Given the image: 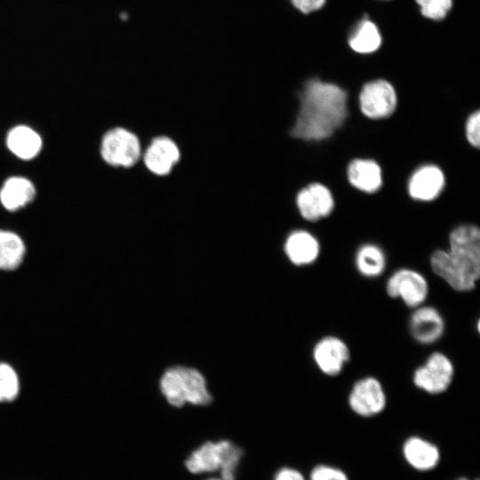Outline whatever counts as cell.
<instances>
[{
	"label": "cell",
	"instance_id": "cell-27",
	"mask_svg": "<svg viewBox=\"0 0 480 480\" xmlns=\"http://www.w3.org/2000/svg\"><path fill=\"white\" fill-rule=\"evenodd\" d=\"M290 2L299 12L308 14L324 7L326 0H290Z\"/></svg>",
	"mask_w": 480,
	"mask_h": 480
},
{
	"label": "cell",
	"instance_id": "cell-29",
	"mask_svg": "<svg viewBox=\"0 0 480 480\" xmlns=\"http://www.w3.org/2000/svg\"><path fill=\"white\" fill-rule=\"evenodd\" d=\"M458 480H468V479H466V478H460V479H458Z\"/></svg>",
	"mask_w": 480,
	"mask_h": 480
},
{
	"label": "cell",
	"instance_id": "cell-17",
	"mask_svg": "<svg viewBox=\"0 0 480 480\" xmlns=\"http://www.w3.org/2000/svg\"><path fill=\"white\" fill-rule=\"evenodd\" d=\"M6 146L18 158L31 160L40 153L43 140L40 134L33 128L19 124L8 132Z\"/></svg>",
	"mask_w": 480,
	"mask_h": 480
},
{
	"label": "cell",
	"instance_id": "cell-4",
	"mask_svg": "<svg viewBox=\"0 0 480 480\" xmlns=\"http://www.w3.org/2000/svg\"><path fill=\"white\" fill-rule=\"evenodd\" d=\"M242 450L227 440L206 442L195 450L185 465L193 474L220 471L223 480H234Z\"/></svg>",
	"mask_w": 480,
	"mask_h": 480
},
{
	"label": "cell",
	"instance_id": "cell-26",
	"mask_svg": "<svg viewBox=\"0 0 480 480\" xmlns=\"http://www.w3.org/2000/svg\"><path fill=\"white\" fill-rule=\"evenodd\" d=\"M310 478L311 480H348L341 470L327 466L315 468L311 472Z\"/></svg>",
	"mask_w": 480,
	"mask_h": 480
},
{
	"label": "cell",
	"instance_id": "cell-23",
	"mask_svg": "<svg viewBox=\"0 0 480 480\" xmlns=\"http://www.w3.org/2000/svg\"><path fill=\"white\" fill-rule=\"evenodd\" d=\"M19 390V377L14 369L8 364L0 363V402L14 400Z\"/></svg>",
	"mask_w": 480,
	"mask_h": 480
},
{
	"label": "cell",
	"instance_id": "cell-22",
	"mask_svg": "<svg viewBox=\"0 0 480 480\" xmlns=\"http://www.w3.org/2000/svg\"><path fill=\"white\" fill-rule=\"evenodd\" d=\"M356 266L358 272L365 277H377L386 268L383 251L375 244L361 246L356 254Z\"/></svg>",
	"mask_w": 480,
	"mask_h": 480
},
{
	"label": "cell",
	"instance_id": "cell-2",
	"mask_svg": "<svg viewBox=\"0 0 480 480\" xmlns=\"http://www.w3.org/2000/svg\"><path fill=\"white\" fill-rule=\"evenodd\" d=\"M448 250H436L430 257L433 272L457 292L472 291L480 276V230L463 224L452 230Z\"/></svg>",
	"mask_w": 480,
	"mask_h": 480
},
{
	"label": "cell",
	"instance_id": "cell-24",
	"mask_svg": "<svg viewBox=\"0 0 480 480\" xmlns=\"http://www.w3.org/2000/svg\"><path fill=\"white\" fill-rule=\"evenodd\" d=\"M422 16L432 20H444L452 7V0H416Z\"/></svg>",
	"mask_w": 480,
	"mask_h": 480
},
{
	"label": "cell",
	"instance_id": "cell-12",
	"mask_svg": "<svg viewBox=\"0 0 480 480\" xmlns=\"http://www.w3.org/2000/svg\"><path fill=\"white\" fill-rule=\"evenodd\" d=\"M409 321L412 338L420 344H432L444 332V320L440 312L430 306H419L414 308Z\"/></svg>",
	"mask_w": 480,
	"mask_h": 480
},
{
	"label": "cell",
	"instance_id": "cell-19",
	"mask_svg": "<svg viewBox=\"0 0 480 480\" xmlns=\"http://www.w3.org/2000/svg\"><path fill=\"white\" fill-rule=\"evenodd\" d=\"M382 37L378 26L364 17L352 28L348 44L351 50L359 54H370L381 45Z\"/></svg>",
	"mask_w": 480,
	"mask_h": 480
},
{
	"label": "cell",
	"instance_id": "cell-10",
	"mask_svg": "<svg viewBox=\"0 0 480 480\" xmlns=\"http://www.w3.org/2000/svg\"><path fill=\"white\" fill-rule=\"evenodd\" d=\"M313 359L318 369L327 376L339 375L349 361L348 345L336 336H325L313 348Z\"/></svg>",
	"mask_w": 480,
	"mask_h": 480
},
{
	"label": "cell",
	"instance_id": "cell-30",
	"mask_svg": "<svg viewBox=\"0 0 480 480\" xmlns=\"http://www.w3.org/2000/svg\"><path fill=\"white\" fill-rule=\"evenodd\" d=\"M211 480H223V479L221 478V479H211Z\"/></svg>",
	"mask_w": 480,
	"mask_h": 480
},
{
	"label": "cell",
	"instance_id": "cell-13",
	"mask_svg": "<svg viewBox=\"0 0 480 480\" xmlns=\"http://www.w3.org/2000/svg\"><path fill=\"white\" fill-rule=\"evenodd\" d=\"M443 171L435 164H425L418 168L410 177L408 193L418 201H431L438 196L444 187Z\"/></svg>",
	"mask_w": 480,
	"mask_h": 480
},
{
	"label": "cell",
	"instance_id": "cell-16",
	"mask_svg": "<svg viewBox=\"0 0 480 480\" xmlns=\"http://www.w3.org/2000/svg\"><path fill=\"white\" fill-rule=\"evenodd\" d=\"M347 176L354 188L365 193H374L382 185L381 168L372 159L352 160L348 165Z\"/></svg>",
	"mask_w": 480,
	"mask_h": 480
},
{
	"label": "cell",
	"instance_id": "cell-14",
	"mask_svg": "<svg viewBox=\"0 0 480 480\" xmlns=\"http://www.w3.org/2000/svg\"><path fill=\"white\" fill-rule=\"evenodd\" d=\"M180 156L179 148L168 137L155 138L143 156L146 167L154 174H168Z\"/></svg>",
	"mask_w": 480,
	"mask_h": 480
},
{
	"label": "cell",
	"instance_id": "cell-9",
	"mask_svg": "<svg viewBox=\"0 0 480 480\" xmlns=\"http://www.w3.org/2000/svg\"><path fill=\"white\" fill-rule=\"evenodd\" d=\"M348 401L355 413L371 417L384 410L387 396L379 380L374 377H364L353 385Z\"/></svg>",
	"mask_w": 480,
	"mask_h": 480
},
{
	"label": "cell",
	"instance_id": "cell-15",
	"mask_svg": "<svg viewBox=\"0 0 480 480\" xmlns=\"http://www.w3.org/2000/svg\"><path fill=\"white\" fill-rule=\"evenodd\" d=\"M36 188L26 177L12 176L0 188V203L9 212H16L29 204L35 198Z\"/></svg>",
	"mask_w": 480,
	"mask_h": 480
},
{
	"label": "cell",
	"instance_id": "cell-3",
	"mask_svg": "<svg viewBox=\"0 0 480 480\" xmlns=\"http://www.w3.org/2000/svg\"><path fill=\"white\" fill-rule=\"evenodd\" d=\"M160 388L168 403L176 407L186 403L205 405L212 400L204 376L193 368L175 366L168 369L161 378Z\"/></svg>",
	"mask_w": 480,
	"mask_h": 480
},
{
	"label": "cell",
	"instance_id": "cell-11",
	"mask_svg": "<svg viewBox=\"0 0 480 480\" xmlns=\"http://www.w3.org/2000/svg\"><path fill=\"white\" fill-rule=\"evenodd\" d=\"M296 205L303 219L315 221L328 216L332 212L334 199L326 186L314 182L298 192Z\"/></svg>",
	"mask_w": 480,
	"mask_h": 480
},
{
	"label": "cell",
	"instance_id": "cell-6",
	"mask_svg": "<svg viewBox=\"0 0 480 480\" xmlns=\"http://www.w3.org/2000/svg\"><path fill=\"white\" fill-rule=\"evenodd\" d=\"M453 376L452 360L444 353L434 352L414 371L412 381L419 389L430 395H438L450 388Z\"/></svg>",
	"mask_w": 480,
	"mask_h": 480
},
{
	"label": "cell",
	"instance_id": "cell-7",
	"mask_svg": "<svg viewBox=\"0 0 480 480\" xmlns=\"http://www.w3.org/2000/svg\"><path fill=\"white\" fill-rule=\"evenodd\" d=\"M397 106L394 86L385 79H375L364 84L359 93V107L370 119H382L391 116Z\"/></svg>",
	"mask_w": 480,
	"mask_h": 480
},
{
	"label": "cell",
	"instance_id": "cell-25",
	"mask_svg": "<svg viewBox=\"0 0 480 480\" xmlns=\"http://www.w3.org/2000/svg\"><path fill=\"white\" fill-rule=\"evenodd\" d=\"M465 134L468 142L474 148H478L480 145V112H472L466 121Z\"/></svg>",
	"mask_w": 480,
	"mask_h": 480
},
{
	"label": "cell",
	"instance_id": "cell-5",
	"mask_svg": "<svg viewBox=\"0 0 480 480\" xmlns=\"http://www.w3.org/2000/svg\"><path fill=\"white\" fill-rule=\"evenodd\" d=\"M100 156L109 165L131 167L140 156V143L138 137L123 127L108 130L100 142Z\"/></svg>",
	"mask_w": 480,
	"mask_h": 480
},
{
	"label": "cell",
	"instance_id": "cell-21",
	"mask_svg": "<svg viewBox=\"0 0 480 480\" xmlns=\"http://www.w3.org/2000/svg\"><path fill=\"white\" fill-rule=\"evenodd\" d=\"M26 246L15 232L0 229V270L17 268L25 257Z\"/></svg>",
	"mask_w": 480,
	"mask_h": 480
},
{
	"label": "cell",
	"instance_id": "cell-28",
	"mask_svg": "<svg viewBox=\"0 0 480 480\" xmlns=\"http://www.w3.org/2000/svg\"><path fill=\"white\" fill-rule=\"evenodd\" d=\"M274 480H304V477L299 471L285 468L277 472Z\"/></svg>",
	"mask_w": 480,
	"mask_h": 480
},
{
	"label": "cell",
	"instance_id": "cell-20",
	"mask_svg": "<svg viewBox=\"0 0 480 480\" xmlns=\"http://www.w3.org/2000/svg\"><path fill=\"white\" fill-rule=\"evenodd\" d=\"M407 461L416 469L428 470L436 466L439 452L436 446L420 437H411L404 444Z\"/></svg>",
	"mask_w": 480,
	"mask_h": 480
},
{
	"label": "cell",
	"instance_id": "cell-18",
	"mask_svg": "<svg viewBox=\"0 0 480 480\" xmlns=\"http://www.w3.org/2000/svg\"><path fill=\"white\" fill-rule=\"evenodd\" d=\"M284 252L292 263L298 266L308 265L317 259L320 245L309 232L296 230L288 236L284 243Z\"/></svg>",
	"mask_w": 480,
	"mask_h": 480
},
{
	"label": "cell",
	"instance_id": "cell-1",
	"mask_svg": "<svg viewBox=\"0 0 480 480\" xmlns=\"http://www.w3.org/2000/svg\"><path fill=\"white\" fill-rule=\"evenodd\" d=\"M299 110L291 135L302 140L332 136L348 116V95L339 85L317 78L308 80L299 94Z\"/></svg>",
	"mask_w": 480,
	"mask_h": 480
},
{
	"label": "cell",
	"instance_id": "cell-8",
	"mask_svg": "<svg viewBox=\"0 0 480 480\" xmlns=\"http://www.w3.org/2000/svg\"><path fill=\"white\" fill-rule=\"evenodd\" d=\"M428 284L418 271L401 268L393 273L386 284L388 295L400 299L407 307L415 308L421 306L428 295Z\"/></svg>",
	"mask_w": 480,
	"mask_h": 480
}]
</instances>
